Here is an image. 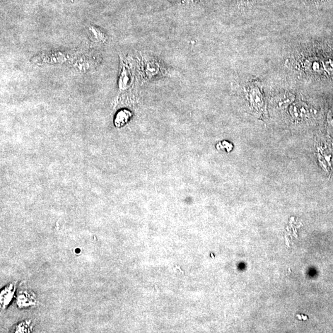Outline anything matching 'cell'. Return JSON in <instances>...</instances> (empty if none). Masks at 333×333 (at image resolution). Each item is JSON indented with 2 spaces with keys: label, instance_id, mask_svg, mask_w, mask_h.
Instances as JSON below:
<instances>
[{
  "label": "cell",
  "instance_id": "cell-1",
  "mask_svg": "<svg viewBox=\"0 0 333 333\" xmlns=\"http://www.w3.org/2000/svg\"><path fill=\"white\" fill-rule=\"evenodd\" d=\"M144 78L152 79L157 77L166 76L167 69L161 61L154 57H147L143 61Z\"/></svg>",
  "mask_w": 333,
  "mask_h": 333
},
{
  "label": "cell",
  "instance_id": "cell-2",
  "mask_svg": "<svg viewBox=\"0 0 333 333\" xmlns=\"http://www.w3.org/2000/svg\"><path fill=\"white\" fill-rule=\"evenodd\" d=\"M249 99L250 102V105L255 110L260 112L264 107V96H263L261 91L257 86H250L248 90Z\"/></svg>",
  "mask_w": 333,
  "mask_h": 333
},
{
  "label": "cell",
  "instance_id": "cell-3",
  "mask_svg": "<svg viewBox=\"0 0 333 333\" xmlns=\"http://www.w3.org/2000/svg\"><path fill=\"white\" fill-rule=\"evenodd\" d=\"M15 291V288L13 284H11L1 291V306L2 308L7 307L10 303Z\"/></svg>",
  "mask_w": 333,
  "mask_h": 333
},
{
  "label": "cell",
  "instance_id": "cell-4",
  "mask_svg": "<svg viewBox=\"0 0 333 333\" xmlns=\"http://www.w3.org/2000/svg\"><path fill=\"white\" fill-rule=\"evenodd\" d=\"M18 305L19 307H28V305H34L36 299L34 297L28 293H23L19 296Z\"/></svg>",
  "mask_w": 333,
  "mask_h": 333
},
{
  "label": "cell",
  "instance_id": "cell-5",
  "mask_svg": "<svg viewBox=\"0 0 333 333\" xmlns=\"http://www.w3.org/2000/svg\"><path fill=\"white\" fill-rule=\"evenodd\" d=\"M291 111L293 117L295 119H302V118H304L303 117L306 116L307 114V111L305 106L302 105L301 104L294 106Z\"/></svg>",
  "mask_w": 333,
  "mask_h": 333
},
{
  "label": "cell",
  "instance_id": "cell-6",
  "mask_svg": "<svg viewBox=\"0 0 333 333\" xmlns=\"http://www.w3.org/2000/svg\"><path fill=\"white\" fill-rule=\"evenodd\" d=\"M30 322H23L21 323L20 325H19L17 327L16 333H29L32 330V328H30Z\"/></svg>",
  "mask_w": 333,
  "mask_h": 333
},
{
  "label": "cell",
  "instance_id": "cell-7",
  "mask_svg": "<svg viewBox=\"0 0 333 333\" xmlns=\"http://www.w3.org/2000/svg\"><path fill=\"white\" fill-rule=\"evenodd\" d=\"M200 1V0H181L182 4H191L196 3V2Z\"/></svg>",
  "mask_w": 333,
  "mask_h": 333
},
{
  "label": "cell",
  "instance_id": "cell-8",
  "mask_svg": "<svg viewBox=\"0 0 333 333\" xmlns=\"http://www.w3.org/2000/svg\"><path fill=\"white\" fill-rule=\"evenodd\" d=\"M328 119L330 123H333V110L331 111L328 114Z\"/></svg>",
  "mask_w": 333,
  "mask_h": 333
}]
</instances>
